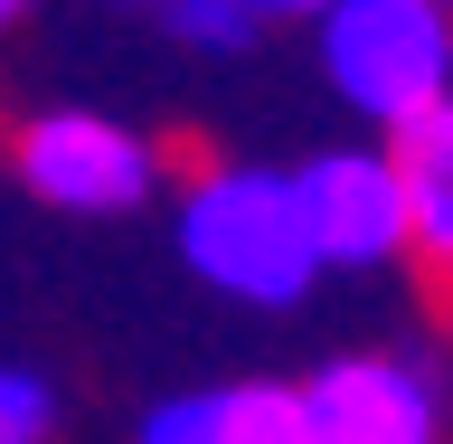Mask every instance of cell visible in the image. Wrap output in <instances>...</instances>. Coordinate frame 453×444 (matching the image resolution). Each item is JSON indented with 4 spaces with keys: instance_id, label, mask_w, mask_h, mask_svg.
<instances>
[{
    "instance_id": "obj_11",
    "label": "cell",
    "mask_w": 453,
    "mask_h": 444,
    "mask_svg": "<svg viewBox=\"0 0 453 444\" xmlns=\"http://www.w3.org/2000/svg\"><path fill=\"white\" fill-rule=\"evenodd\" d=\"M28 10H38V0H0V28H10V19H28Z\"/></svg>"
},
{
    "instance_id": "obj_4",
    "label": "cell",
    "mask_w": 453,
    "mask_h": 444,
    "mask_svg": "<svg viewBox=\"0 0 453 444\" xmlns=\"http://www.w3.org/2000/svg\"><path fill=\"white\" fill-rule=\"evenodd\" d=\"M293 180L311 265H396L406 255V190L388 152H311Z\"/></svg>"
},
{
    "instance_id": "obj_6",
    "label": "cell",
    "mask_w": 453,
    "mask_h": 444,
    "mask_svg": "<svg viewBox=\"0 0 453 444\" xmlns=\"http://www.w3.org/2000/svg\"><path fill=\"white\" fill-rule=\"evenodd\" d=\"M218 444H321V435L303 417V388L246 378V388H218Z\"/></svg>"
},
{
    "instance_id": "obj_12",
    "label": "cell",
    "mask_w": 453,
    "mask_h": 444,
    "mask_svg": "<svg viewBox=\"0 0 453 444\" xmlns=\"http://www.w3.org/2000/svg\"><path fill=\"white\" fill-rule=\"evenodd\" d=\"M151 10H170V0H151Z\"/></svg>"
},
{
    "instance_id": "obj_2",
    "label": "cell",
    "mask_w": 453,
    "mask_h": 444,
    "mask_svg": "<svg viewBox=\"0 0 453 444\" xmlns=\"http://www.w3.org/2000/svg\"><path fill=\"white\" fill-rule=\"evenodd\" d=\"M321 76L378 133H388L396 113L453 95V19H444V0H331L321 10Z\"/></svg>"
},
{
    "instance_id": "obj_3",
    "label": "cell",
    "mask_w": 453,
    "mask_h": 444,
    "mask_svg": "<svg viewBox=\"0 0 453 444\" xmlns=\"http://www.w3.org/2000/svg\"><path fill=\"white\" fill-rule=\"evenodd\" d=\"M19 180L48 208H76V218H123L151 199L161 180V152L113 123V113H85V105H57V113H28L19 123Z\"/></svg>"
},
{
    "instance_id": "obj_7",
    "label": "cell",
    "mask_w": 453,
    "mask_h": 444,
    "mask_svg": "<svg viewBox=\"0 0 453 444\" xmlns=\"http://www.w3.org/2000/svg\"><path fill=\"white\" fill-rule=\"evenodd\" d=\"M255 28H265V19H255L246 0H170V38L198 48V57H246Z\"/></svg>"
},
{
    "instance_id": "obj_5",
    "label": "cell",
    "mask_w": 453,
    "mask_h": 444,
    "mask_svg": "<svg viewBox=\"0 0 453 444\" xmlns=\"http://www.w3.org/2000/svg\"><path fill=\"white\" fill-rule=\"evenodd\" d=\"M303 417L321 444H444V388L396 350H359L303 388Z\"/></svg>"
},
{
    "instance_id": "obj_1",
    "label": "cell",
    "mask_w": 453,
    "mask_h": 444,
    "mask_svg": "<svg viewBox=\"0 0 453 444\" xmlns=\"http://www.w3.org/2000/svg\"><path fill=\"white\" fill-rule=\"evenodd\" d=\"M180 255L226 303H265V312L303 303L311 275H321L311 237H303V208H293V180L255 170V161H208L180 190Z\"/></svg>"
},
{
    "instance_id": "obj_8",
    "label": "cell",
    "mask_w": 453,
    "mask_h": 444,
    "mask_svg": "<svg viewBox=\"0 0 453 444\" xmlns=\"http://www.w3.org/2000/svg\"><path fill=\"white\" fill-rule=\"evenodd\" d=\"M57 435V388L38 369L0 360V444H48Z\"/></svg>"
},
{
    "instance_id": "obj_9",
    "label": "cell",
    "mask_w": 453,
    "mask_h": 444,
    "mask_svg": "<svg viewBox=\"0 0 453 444\" xmlns=\"http://www.w3.org/2000/svg\"><path fill=\"white\" fill-rule=\"evenodd\" d=\"M142 444H218V388L161 397V407L142 417Z\"/></svg>"
},
{
    "instance_id": "obj_10",
    "label": "cell",
    "mask_w": 453,
    "mask_h": 444,
    "mask_svg": "<svg viewBox=\"0 0 453 444\" xmlns=\"http://www.w3.org/2000/svg\"><path fill=\"white\" fill-rule=\"evenodd\" d=\"M255 19H321V10H331V0H246Z\"/></svg>"
}]
</instances>
